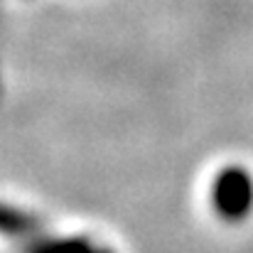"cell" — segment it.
Here are the masks:
<instances>
[{"label": "cell", "instance_id": "7a4b0ae2", "mask_svg": "<svg viewBox=\"0 0 253 253\" xmlns=\"http://www.w3.org/2000/svg\"><path fill=\"white\" fill-rule=\"evenodd\" d=\"M25 253H113L106 246H98L82 236H64V239H35Z\"/></svg>", "mask_w": 253, "mask_h": 253}, {"label": "cell", "instance_id": "3957f363", "mask_svg": "<svg viewBox=\"0 0 253 253\" xmlns=\"http://www.w3.org/2000/svg\"><path fill=\"white\" fill-rule=\"evenodd\" d=\"M37 231H40V221L32 214L0 202V236L25 239V236H37Z\"/></svg>", "mask_w": 253, "mask_h": 253}, {"label": "cell", "instance_id": "6da1fadb", "mask_svg": "<svg viewBox=\"0 0 253 253\" xmlns=\"http://www.w3.org/2000/svg\"><path fill=\"white\" fill-rule=\"evenodd\" d=\"M214 214L226 224H241L253 211V174L241 165H226L214 174L209 189Z\"/></svg>", "mask_w": 253, "mask_h": 253}]
</instances>
